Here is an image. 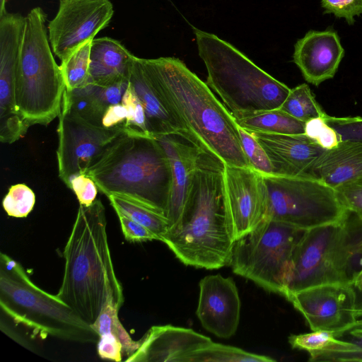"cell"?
Segmentation results:
<instances>
[{"mask_svg":"<svg viewBox=\"0 0 362 362\" xmlns=\"http://www.w3.org/2000/svg\"><path fill=\"white\" fill-rule=\"evenodd\" d=\"M325 122L335 130L340 141H351L362 144V117H325Z\"/></svg>","mask_w":362,"mask_h":362,"instance_id":"34","label":"cell"},{"mask_svg":"<svg viewBox=\"0 0 362 362\" xmlns=\"http://www.w3.org/2000/svg\"><path fill=\"white\" fill-rule=\"evenodd\" d=\"M279 109L304 122L327 115L306 83H302L291 89Z\"/></svg>","mask_w":362,"mask_h":362,"instance_id":"29","label":"cell"},{"mask_svg":"<svg viewBox=\"0 0 362 362\" xmlns=\"http://www.w3.org/2000/svg\"><path fill=\"white\" fill-rule=\"evenodd\" d=\"M361 255L362 220L350 211L337 222L305 230L293 254L285 298L322 284L353 285Z\"/></svg>","mask_w":362,"mask_h":362,"instance_id":"7","label":"cell"},{"mask_svg":"<svg viewBox=\"0 0 362 362\" xmlns=\"http://www.w3.org/2000/svg\"><path fill=\"white\" fill-rule=\"evenodd\" d=\"M107 197L117 195L165 217L171 184L168 159L152 136L124 132L112 140L85 173Z\"/></svg>","mask_w":362,"mask_h":362,"instance_id":"4","label":"cell"},{"mask_svg":"<svg viewBox=\"0 0 362 362\" xmlns=\"http://www.w3.org/2000/svg\"><path fill=\"white\" fill-rule=\"evenodd\" d=\"M353 286L356 291L362 290V268L356 274L353 281Z\"/></svg>","mask_w":362,"mask_h":362,"instance_id":"42","label":"cell"},{"mask_svg":"<svg viewBox=\"0 0 362 362\" xmlns=\"http://www.w3.org/2000/svg\"><path fill=\"white\" fill-rule=\"evenodd\" d=\"M223 182L228 228L235 241L266 218L267 189L263 175L251 167L224 165Z\"/></svg>","mask_w":362,"mask_h":362,"instance_id":"14","label":"cell"},{"mask_svg":"<svg viewBox=\"0 0 362 362\" xmlns=\"http://www.w3.org/2000/svg\"><path fill=\"white\" fill-rule=\"evenodd\" d=\"M346 333L354 339L352 341L358 344L359 349L351 354L346 361H362V326L355 327Z\"/></svg>","mask_w":362,"mask_h":362,"instance_id":"40","label":"cell"},{"mask_svg":"<svg viewBox=\"0 0 362 362\" xmlns=\"http://www.w3.org/2000/svg\"><path fill=\"white\" fill-rule=\"evenodd\" d=\"M235 121L240 127L248 132L276 134H305V122L280 109L258 112Z\"/></svg>","mask_w":362,"mask_h":362,"instance_id":"24","label":"cell"},{"mask_svg":"<svg viewBox=\"0 0 362 362\" xmlns=\"http://www.w3.org/2000/svg\"><path fill=\"white\" fill-rule=\"evenodd\" d=\"M124 238L131 243H141L159 238L151 231L127 216L117 213Z\"/></svg>","mask_w":362,"mask_h":362,"instance_id":"38","label":"cell"},{"mask_svg":"<svg viewBox=\"0 0 362 362\" xmlns=\"http://www.w3.org/2000/svg\"><path fill=\"white\" fill-rule=\"evenodd\" d=\"M107 198L116 211L141 224L162 241L163 236L168 230L167 218L150 209L128 199L111 194Z\"/></svg>","mask_w":362,"mask_h":362,"instance_id":"25","label":"cell"},{"mask_svg":"<svg viewBox=\"0 0 362 362\" xmlns=\"http://www.w3.org/2000/svg\"><path fill=\"white\" fill-rule=\"evenodd\" d=\"M344 49L333 29L310 30L294 46L293 62L304 78L318 86L334 76Z\"/></svg>","mask_w":362,"mask_h":362,"instance_id":"18","label":"cell"},{"mask_svg":"<svg viewBox=\"0 0 362 362\" xmlns=\"http://www.w3.org/2000/svg\"><path fill=\"white\" fill-rule=\"evenodd\" d=\"M135 56L119 41L103 37L93 39L90 51V82L100 86L129 81Z\"/></svg>","mask_w":362,"mask_h":362,"instance_id":"21","label":"cell"},{"mask_svg":"<svg viewBox=\"0 0 362 362\" xmlns=\"http://www.w3.org/2000/svg\"><path fill=\"white\" fill-rule=\"evenodd\" d=\"M5 4L6 0H0V16L6 13Z\"/></svg>","mask_w":362,"mask_h":362,"instance_id":"43","label":"cell"},{"mask_svg":"<svg viewBox=\"0 0 362 362\" xmlns=\"http://www.w3.org/2000/svg\"><path fill=\"white\" fill-rule=\"evenodd\" d=\"M91 41H88L66 59L61 62L60 69L66 86V90L82 88L90 83L89 74Z\"/></svg>","mask_w":362,"mask_h":362,"instance_id":"28","label":"cell"},{"mask_svg":"<svg viewBox=\"0 0 362 362\" xmlns=\"http://www.w3.org/2000/svg\"><path fill=\"white\" fill-rule=\"evenodd\" d=\"M121 103L127 110L124 132L129 134L151 136L147 129L144 107L129 82Z\"/></svg>","mask_w":362,"mask_h":362,"instance_id":"30","label":"cell"},{"mask_svg":"<svg viewBox=\"0 0 362 362\" xmlns=\"http://www.w3.org/2000/svg\"><path fill=\"white\" fill-rule=\"evenodd\" d=\"M199 286L196 315L202 327L220 338L234 335L240 322L241 302L233 279L219 274L208 275Z\"/></svg>","mask_w":362,"mask_h":362,"instance_id":"15","label":"cell"},{"mask_svg":"<svg viewBox=\"0 0 362 362\" xmlns=\"http://www.w3.org/2000/svg\"><path fill=\"white\" fill-rule=\"evenodd\" d=\"M334 190L343 206L362 220V176L341 184Z\"/></svg>","mask_w":362,"mask_h":362,"instance_id":"33","label":"cell"},{"mask_svg":"<svg viewBox=\"0 0 362 362\" xmlns=\"http://www.w3.org/2000/svg\"><path fill=\"white\" fill-rule=\"evenodd\" d=\"M139 349L124 361L187 362L189 356L212 342L192 329L170 325L151 327Z\"/></svg>","mask_w":362,"mask_h":362,"instance_id":"16","label":"cell"},{"mask_svg":"<svg viewBox=\"0 0 362 362\" xmlns=\"http://www.w3.org/2000/svg\"><path fill=\"white\" fill-rule=\"evenodd\" d=\"M47 14L35 7L25 23L16 74L15 100L25 124L47 125L59 117L65 83L49 46Z\"/></svg>","mask_w":362,"mask_h":362,"instance_id":"8","label":"cell"},{"mask_svg":"<svg viewBox=\"0 0 362 362\" xmlns=\"http://www.w3.org/2000/svg\"><path fill=\"white\" fill-rule=\"evenodd\" d=\"M359 326H362V317H359L358 318L355 323H354V327H359Z\"/></svg>","mask_w":362,"mask_h":362,"instance_id":"44","label":"cell"},{"mask_svg":"<svg viewBox=\"0 0 362 362\" xmlns=\"http://www.w3.org/2000/svg\"><path fill=\"white\" fill-rule=\"evenodd\" d=\"M129 82L144 107L147 129L152 137L177 134L187 139L183 129L167 110L153 88L144 69L141 58L134 57Z\"/></svg>","mask_w":362,"mask_h":362,"instance_id":"22","label":"cell"},{"mask_svg":"<svg viewBox=\"0 0 362 362\" xmlns=\"http://www.w3.org/2000/svg\"><path fill=\"white\" fill-rule=\"evenodd\" d=\"M339 339L332 332L317 330L291 334L288 337V342L293 349L307 351L309 361L344 362L351 354L357 351L359 346L352 341Z\"/></svg>","mask_w":362,"mask_h":362,"instance_id":"23","label":"cell"},{"mask_svg":"<svg viewBox=\"0 0 362 362\" xmlns=\"http://www.w3.org/2000/svg\"><path fill=\"white\" fill-rule=\"evenodd\" d=\"M141 62L156 93L189 141L226 165L251 167L238 125L206 83L175 57L141 58Z\"/></svg>","mask_w":362,"mask_h":362,"instance_id":"1","label":"cell"},{"mask_svg":"<svg viewBox=\"0 0 362 362\" xmlns=\"http://www.w3.org/2000/svg\"><path fill=\"white\" fill-rule=\"evenodd\" d=\"M250 133L266 151L275 175L309 177L314 163L326 150L305 134Z\"/></svg>","mask_w":362,"mask_h":362,"instance_id":"17","label":"cell"},{"mask_svg":"<svg viewBox=\"0 0 362 362\" xmlns=\"http://www.w3.org/2000/svg\"><path fill=\"white\" fill-rule=\"evenodd\" d=\"M312 331L325 330L337 338L354 328L357 320L356 292L352 284H327L290 294L287 298Z\"/></svg>","mask_w":362,"mask_h":362,"instance_id":"13","label":"cell"},{"mask_svg":"<svg viewBox=\"0 0 362 362\" xmlns=\"http://www.w3.org/2000/svg\"><path fill=\"white\" fill-rule=\"evenodd\" d=\"M121 307L112 298H110L91 326L99 337L109 335L118 340L122 344L126 360L139 349L140 341H134L122 325L118 317Z\"/></svg>","mask_w":362,"mask_h":362,"instance_id":"26","label":"cell"},{"mask_svg":"<svg viewBox=\"0 0 362 362\" xmlns=\"http://www.w3.org/2000/svg\"><path fill=\"white\" fill-rule=\"evenodd\" d=\"M154 138L162 146L170 164L171 184L165 218L170 228L181 216L202 151L180 135Z\"/></svg>","mask_w":362,"mask_h":362,"instance_id":"19","label":"cell"},{"mask_svg":"<svg viewBox=\"0 0 362 362\" xmlns=\"http://www.w3.org/2000/svg\"><path fill=\"white\" fill-rule=\"evenodd\" d=\"M224 164L202 152L177 223L163 242L184 264L217 269L229 265L235 241L226 214Z\"/></svg>","mask_w":362,"mask_h":362,"instance_id":"2","label":"cell"},{"mask_svg":"<svg viewBox=\"0 0 362 362\" xmlns=\"http://www.w3.org/2000/svg\"><path fill=\"white\" fill-rule=\"evenodd\" d=\"M304 231L266 218L235 241L229 266L234 274L285 297L293 254Z\"/></svg>","mask_w":362,"mask_h":362,"instance_id":"9","label":"cell"},{"mask_svg":"<svg viewBox=\"0 0 362 362\" xmlns=\"http://www.w3.org/2000/svg\"><path fill=\"white\" fill-rule=\"evenodd\" d=\"M194 33L207 71L206 83L235 119L281 107L291 88L227 41L194 28Z\"/></svg>","mask_w":362,"mask_h":362,"instance_id":"5","label":"cell"},{"mask_svg":"<svg viewBox=\"0 0 362 362\" xmlns=\"http://www.w3.org/2000/svg\"><path fill=\"white\" fill-rule=\"evenodd\" d=\"M305 134L325 149L332 148L340 142L337 132L325 122V117L313 118L306 122Z\"/></svg>","mask_w":362,"mask_h":362,"instance_id":"35","label":"cell"},{"mask_svg":"<svg viewBox=\"0 0 362 362\" xmlns=\"http://www.w3.org/2000/svg\"><path fill=\"white\" fill-rule=\"evenodd\" d=\"M321 5L325 13L344 18L349 25L354 23V16L362 14V0H321Z\"/></svg>","mask_w":362,"mask_h":362,"instance_id":"36","label":"cell"},{"mask_svg":"<svg viewBox=\"0 0 362 362\" xmlns=\"http://www.w3.org/2000/svg\"><path fill=\"white\" fill-rule=\"evenodd\" d=\"M1 313L21 324L32 337L97 344L99 334L69 306L37 286L23 266L8 255H0Z\"/></svg>","mask_w":362,"mask_h":362,"instance_id":"6","label":"cell"},{"mask_svg":"<svg viewBox=\"0 0 362 362\" xmlns=\"http://www.w3.org/2000/svg\"><path fill=\"white\" fill-rule=\"evenodd\" d=\"M70 189L75 193L80 205L86 206L95 202L98 190L94 181L86 174H80L73 177Z\"/></svg>","mask_w":362,"mask_h":362,"instance_id":"37","label":"cell"},{"mask_svg":"<svg viewBox=\"0 0 362 362\" xmlns=\"http://www.w3.org/2000/svg\"><path fill=\"white\" fill-rule=\"evenodd\" d=\"M124 132L91 124L62 107L59 115L57 158L59 176L70 189L75 176L85 174L105 148Z\"/></svg>","mask_w":362,"mask_h":362,"instance_id":"11","label":"cell"},{"mask_svg":"<svg viewBox=\"0 0 362 362\" xmlns=\"http://www.w3.org/2000/svg\"><path fill=\"white\" fill-rule=\"evenodd\" d=\"M308 175L333 189L362 176V144L341 141L326 149L315 160Z\"/></svg>","mask_w":362,"mask_h":362,"instance_id":"20","label":"cell"},{"mask_svg":"<svg viewBox=\"0 0 362 362\" xmlns=\"http://www.w3.org/2000/svg\"><path fill=\"white\" fill-rule=\"evenodd\" d=\"M106 226L100 199L88 206L79 205L63 252L62 283L55 295L90 325L110 298L121 306L124 301L112 262Z\"/></svg>","mask_w":362,"mask_h":362,"instance_id":"3","label":"cell"},{"mask_svg":"<svg viewBox=\"0 0 362 362\" xmlns=\"http://www.w3.org/2000/svg\"><path fill=\"white\" fill-rule=\"evenodd\" d=\"M272 362L274 359L264 355L250 353L238 347L211 342L193 352L187 362Z\"/></svg>","mask_w":362,"mask_h":362,"instance_id":"27","label":"cell"},{"mask_svg":"<svg viewBox=\"0 0 362 362\" xmlns=\"http://www.w3.org/2000/svg\"><path fill=\"white\" fill-rule=\"evenodd\" d=\"M35 204L33 191L25 184H16L10 187L3 199L2 205L9 216L26 217Z\"/></svg>","mask_w":362,"mask_h":362,"instance_id":"31","label":"cell"},{"mask_svg":"<svg viewBox=\"0 0 362 362\" xmlns=\"http://www.w3.org/2000/svg\"><path fill=\"white\" fill-rule=\"evenodd\" d=\"M356 316L358 318L362 317V290L356 291Z\"/></svg>","mask_w":362,"mask_h":362,"instance_id":"41","label":"cell"},{"mask_svg":"<svg viewBox=\"0 0 362 362\" xmlns=\"http://www.w3.org/2000/svg\"><path fill=\"white\" fill-rule=\"evenodd\" d=\"M113 14L110 0H59L58 11L47 25L54 54L64 61L93 40L109 24Z\"/></svg>","mask_w":362,"mask_h":362,"instance_id":"12","label":"cell"},{"mask_svg":"<svg viewBox=\"0 0 362 362\" xmlns=\"http://www.w3.org/2000/svg\"><path fill=\"white\" fill-rule=\"evenodd\" d=\"M127 117V110L122 103L110 105L103 116L102 127L107 129H124Z\"/></svg>","mask_w":362,"mask_h":362,"instance_id":"39","label":"cell"},{"mask_svg":"<svg viewBox=\"0 0 362 362\" xmlns=\"http://www.w3.org/2000/svg\"><path fill=\"white\" fill-rule=\"evenodd\" d=\"M361 268H362V255H361Z\"/></svg>","mask_w":362,"mask_h":362,"instance_id":"45","label":"cell"},{"mask_svg":"<svg viewBox=\"0 0 362 362\" xmlns=\"http://www.w3.org/2000/svg\"><path fill=\"white\" fill-rule=\"evenodd\" d=\"M263 176L268 192L267 218L306 230L337 222L346 214L334 189L317 179Z\"/></svg>","mask_w":362,"mask_h":362,"instance_id":"10","label":"cell"},{"mask_svg":"<svg viewBox=\"0 0 362 362\" xmlns=\"http://www.w3.org/2000/svg\"><path fill=\"white\" fill-rule=\"evenodd\" d=\"M238 128L242 147L250 166L262 175H274L273 165L262 145L251 133Z\"/></svg>","mask_w":362,"mask_h":362,"instance_id":"32","label":"cell"}]
</instances>
